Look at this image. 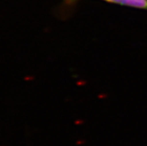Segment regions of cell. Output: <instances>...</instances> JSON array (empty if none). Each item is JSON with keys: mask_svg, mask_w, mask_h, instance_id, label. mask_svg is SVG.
<instances>
[{"mask_svg": "<svg viewBox=\"0 0 147 146\" xmlns=\"http://www.w3.org/2000/svg\"><path fill=\"white\" fill-rule=\"evenodd\" d=\"M80 0H63L62 4L59 7V13L63 17L69 13L74 10V7ZM108 3L115 4L118 5L125 6V7H132L136 9L146 10L147 11V0H102Z\"/></svg>", "mask_w": 147, "mask_h": 146, "instance_id": "1", "label": "cell"}]
</instances>
